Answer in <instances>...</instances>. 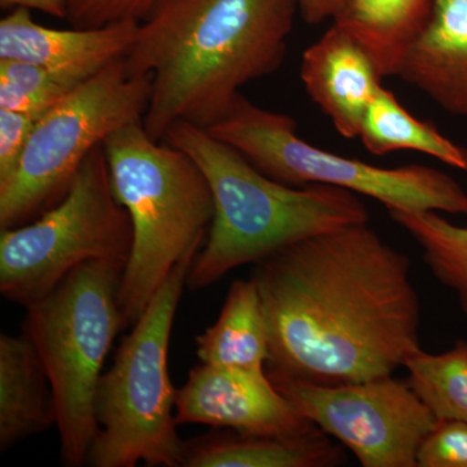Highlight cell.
I'll return each mask as SVG.
<instances>
[{
  "instance_id": "cell-10",
  "label": "cell",
  "mask_w": 467,
  "mask_h": 467,
  "mask_svg": "<svg viewBox=\"0 0 467 467\" xmlns=\"http://www.w3.org/2000/svg\"><path fill=\"white\" fill-rule=\"evenodd\" d=\"M270 379L301 416L342 442L364 467H416L420 445L439 423L393 374L337 384Z\"/></svg>"
},
{
  "instance_id": "cell-27",
  "label": "cell",
  "mask_w": 467,
  "mask_h": 467,
  "mask_svg": "<svg viewBox=\"0 0 467 467\" xmlns=\"http://www.w3.org/2000/svg\"><path fill=\"white\" fill-rule=\"evenodd\" d=\"M0 5L3 9H36L48 16L67 20L66 0H0Z\"/></svg>"
},
{
  "instance_id": "cell-15",
  "label": "cell",
  "mask_w": 467,
  "mask_h": 467,
  "mask_svg": "<svg viewBox=\"0 0 467 467\" xmlns=\"http://www.w3.org/2000/svg\"><path fill=\"white\" fill-rule=\"evenodd\" d=\"M346 460L317 426L296 435H251L227 430L184 441L183 467H333Z\"/></svg>"
},
{
  "instance_id": "cell-7",
  "label": "cell",
  "mask_w": 467,
  "mask_h": 467,
  "mask_svg": "<svg viewBox=\"0 0 467 467\" xmlns=\"http://www.w3.org/2000/svg\"><path fill=\"white\" fill-rule=\"evenodd\" d=\"M205 130L278 182L327 184L368 196L386 209L467 217V192L450 174L426 165L380 168L328 152L301 140L290 116L261 109L242 92L225 116Z\"/></svg>"
},
{
  "instance_id": "cell-24",
  "label": "cell",
  "mask_w": 467,
  "mask_h": 467,
  "mask_svg": "<svg viewBox=\"0 0 467 467\" xmlns=\"http://www.w3.org/2000/svg\"><path fill=\"white\" fill-rule=\"evenodd\" d=\"M417 466L467 467V422H439L420 445Z\"/></svg>"
},
{
  "instance_id": "cell-25",
  "label": "cell",
  "mask_w": 467,
  "mask_h": 467,
  "mask_svg": "<svg viewBox=\"0 0 467 467\" xmlns=\"http://www.w3.org/2000/svg\"><path fill=\"white\" fill-rule=\"evenodd\" d=\"M39 119L30 113L0 109V183L16 171Z\"/></svg>"
},
{
  "instance_id": "cell-8",
  "label": "cell",
  "mask_w": 467,
  "mask_h": 467,
  "mask_svg": "<svg viewBox=\"0 0 467 467\" xmlns=\"http://www.w3.org/2000/svg\"><path fill=\"white\" fill-rule=\"evenodd\" d=\"M152 78L124 57L70 91L36 122L16 171L0 183V229L29 223L67 195L86 158L119 129L143 119Z\"/></svg>"
},
{
  "instance_id": "cell-3",
  "label": "cell",
  "mask_w": 467,
  "mask_h": 467,
  "mask_svg": "<svg viewBox=\"0 0 467 467\" xmlns=\"http://www.w3.org/2000/svg\"><path fill=\"white\" fill-rule=\"evenodd\" d=\"M162 140L198 162L213 192V223L187 275L192 290L207 288L292 243L368 223L358 193L327 184L278 182L199 126L175 122Z\"/></svg>"
},
{
  "instance_id": "cell-2",
  "label": "cell",
  "mask_w": 467,
  "mask_h": 467,
  "mask_svg": "<svg viewBox=\"0 0 467 467\" xmlns=\"http://www.w3.org/2000/svg\"><path fill=\"white\" fill-rule=\"evenodd\" d=\"M297 14L299 0H158L124 57L130 75L152 78L150 137L216 124L243 86L284 64Z\"/></svg>"
},
{
  "instance_id": "cell-12",
  "label": "cell",
  "mask_w": 467,
  "mask_h": 467,
  "mask_svg": "<svg viewBox=\"0 0 467 467\" xmlns=\"http://www.w3.org/2000/svg\"><path fill=\"white\" fill-rule=\"evenodd\" d=\"M138 21L92 29H52L33 20L30 9L14 8L0 20V60H17L86 81L134 41Z\"/></svg>"
},
{
  "instance_id": "cell-6",
  "label": "cell",
  "mask_w": 467,
  "mask_h": 467,
  "mask_svg": "<svg viewBox=\"0 0 467 467\" xmlns=\"http://www.w3.org/2000/svg\"><path fill=\"white\" fill-rule=\"evenodd\" d=\"M122 272L119 264L86 263L26 306L23 333L50 380L64 466L86 465L99 431L98 386L117 334L125 328L117 300Z\"/></svg>"
},
{
  "instance_id": "cell-16",
  "label": "cell",
  "mask_w": 467,
  "mask_h": 467,
  "mask_svg": "<svg viewBox=\"0 0 467 467\" xmlns=\"http://www.w3.org/2000/svg\"><path fill=\"white\" fill-rule=\"evenodd\" d=\"M57 425L50 380L26 334L0 335V451Z\"/></svg>"
},
{
  "instance_id": "cell-18",
  "label": "cell",
  "mask_w": 467,
  "mask_h": 467,
  "mask_svg": "<svg viewBox=\"0 0 467 467\" xmlns=\"http://www.w3.org/2000/svg\"><path fill=\"white\" fill-rule=\"evenodd\" d=\"M432 5L434 0H344L333 24L365 48L383 78L396 77Z\"/></svg>"
},
{
  "instance_id": "cell-4",
  "label": "cell",
  "mask_w": 467,
  "mask_h": 467,
  "mask_svg": "<svg viewBox=\"0 0 467 467\" xmlns=\"http://www.w3.org/2000/svg\"><path fill=\"white\" fill-rule=\"evenodd\" d=\"M103 147L113 192L133 226L117 294L122 322L131 327L177 264L201 248L213 223V192L198 162L152 140L143 119L110 134Z\"/></svg>"
},
{
  "instance_id": "cell-23",
  "label": "cell",
  "mask_w": 467,
  "mask_h": 467,
  "mask_svg": "<svg viewBox=\"0 0 467 467\" xmlns=\"http://www.w3.org/2000/svg\"><path fill=\"white\" fill-rule=\"evenodd\" d=\"M67 21L77 29H92L119 23L142 21L158 0H66Z\"/></svg>"
},
{
  "instance_id": "cell-14",
  "label": "cell",
  "mask_w": 467,
  "mask_h": 467,
  "mask_svg": "<svg viewBox=\"0 0 467 467\" xmlns=\"http://www.w3.org/2000/svg\"><path fill=\"white\" fill-rule=\"evenodd\" d=\"M396 77L445 112L467 117V0H434Z\"/></svg>"
},
{
  "instance_id": "cell-9",
  "label": "cell",
  "mask_w": 467,
  "mask_h": 467,
  "mask_svg": "<svg viewBox=\"0 0 467 467\" xmlns=\"http://www.w3.org/2000/svg\"><path fill=\"white\" fill-rule=\"evenodd\" d=\"M133 245L128 211L113 192L104 147L92 150L67 195L33 223L0 234V292L29 306L91 261L124 266Z\"/></svg>"
},
{
  "instance_id": "cell-5",
  "label": "cell",
  "mask_w": 467,
  "mask_h": 467,
  "mask_svg": "<svg viewBox=\"0 0 467 467\" xmlns=\"http://www.w3.org/2000/svg\"><path fill=\"white\" fill-rule=\"evenodd\" d=\"M196 254L190 252L171 270L101 376L95 398L99 431L86 465L183 467L168 358L175 312Z\"/></svg>"
},
{
  "instance_id": "cell-13",
  "label": "cell",
  "mask_w": 467,
  "mask_h": 467,
  "mask_svg": "<svg viewBox=\"0 0 467 467\" xmlns=\"http://www.w3.org/2000/svg\"><path fill=\"white\" fill-rule=\"evenodd\" d=\"M300 78L310 99L347 140L358 138L383 77L370 55L348 33L331 26L306 48Z\"/></svg>"
},
{
  "instance_id": "cell-1",
  "label": "cell",
  "mask_w": 467,
  "mask_h": 467,
  "mask_svg": "<svg viewBox=\"0 0 467 467\" xmlns=\"http://www.w3.org/2000/svg\"><path fill=\"white\" fill-rule=\"evenodd\" d=\"M254 265L270 378L359 382L392 376L422 349L410 261L368 223L292 243Z\"/></svg>"
},
{
  "instance_id": "cell-19",
  "label": "cell",
  "mask_w": 467,
  "mask_h": 467,
  "mask_svg": "<svg viewBox=\"0 0 467 467\" xmlns=\"http://www.w3.org/2000/svg\"><path fill=\"white\" fill-rule=\"evenodd\" d=\"M358 138L373 155L416 150L467 171V150L448 140L431 122L411 116L383 86L368 106Z\"/></svg>"
},
{
  "instance_id": "cell-17",
  "label": "cell",
  "mask_w": 467,
  "mask_h": 467,
  "mask_svg": "<svg viewBox=\"0 0 467 467\" xmlns=\"http://www.w3.org/2000/svg\"><path fill=\"white\" fill-rule=\"evenodd\" d=\"M195 344L202 364L266 370L269 327L252 276L233 282L217 321L196 337Z\"/></svg>"
},
{
  "instance_id": "cell-11",
  "label": "cell",
  "mask_w": 467,
  "mask_h": 467,
  "mask_svg": "<svg viewBox=\"0 0 467 467\" xmlns=\"http://www.w3.org/2000/svg\"><path fill=\"white\" fill-rule=\"evenodd\" d=\"M178 425H207L251 435H296L315 427L301 416L266 370L192 368L175 393Z\"/></svg>"
},
{
  "instance_id": "cell-21",
  "label": "cell",
  "mask_w": 467,
  "mask_h": 467,
  "mask_svg": "<svg viewBox=\"0 0 467 467\" xmlns=\"http://www.w3.org/2000/svg\"><path fill=\"white\" fill-rule=\"evenodd\" d=\"M409 386L439 422H467V342L441 355L418 350L405 361Z\"/></svg>"
},
{
  "instance_id": "cell-22",
  "label": "cell",
  "mask_w": 467,
  "mask_h": 467,
  "mask_svg": "<svg viewBox=\"0 0 467 467\" xmlns=\"http://www.w3.org/2000/svg\"><path fill=\"white\" fill-rule=\"evenodd\" d=\"M82 82L48 67L0 60V109L42 117Z\"/></svg>"
},
{
  "instance_id": "cell-26",
  "label": "cell",
  "mask_w": 467,
  "mask_h": 467,
  "mask_svg": "<svg viewBox=\"0 0 467 467\" xmlns=\"http://www.w3.org/2000/svg\"><path fill=\"white\" fill-rule=\"evenodd\" d=\"M344 0H299L301 17L309 26L334 20L343 7Z\"/></svg>"
},
{
  "instance_id": "cell-20",
  "label": "cell",
  "mask_w": 467,
  "mask_h": 467,
  "mask_svg": "<svg viewBox=\"0 0 467 467\" xmlns=\"http://www.w3.org/2000/svg\"><path fill=\"white\" fill-rule=\"evenodd\" d=\"M422 250L432 275L457 295L467 313V227L454 225L436 211L387 209Z\"/></svg>"
}]
</instances>
